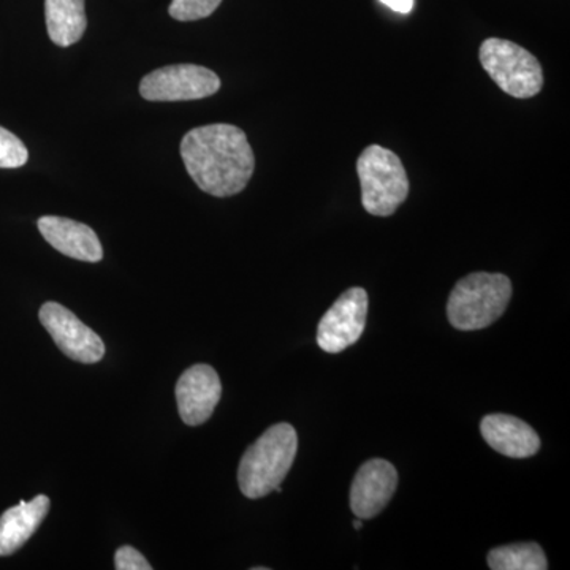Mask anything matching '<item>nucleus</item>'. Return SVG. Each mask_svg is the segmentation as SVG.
Here are the masks:
<instances>
[{
    "mask_svg": "<svg viewBox=\"0 0 570 570\" xmlns=\"http://www.w3.org/2000/svg\"><path fill=\"white\" fill-rule=\"evenodd\" d=\"M179 149L187 174L213 197L239 194L253 178V148L246 134L230 124H212L189 130Z\"/></svg>",
    "mask_w": 570,
    "mask_h": 570,
    "instance_id": "nucleus-1",
    "label": "nucleus"
},
{
    "mask_svg": "<svg viewBox=\"0 0 570 570\" xmlns=\"http://www.w3.org/2000/svg\"><path fill=\"white\" fill-rule=\"evenodd\" d=\"M298 436L288 423H277L246 450L238 469L239 490L249 499L265 498L284 482L294 464Z\"/></svg>",
    "mask_w": 570,
    "mask_h": 570,
    "instance_id": "nucleus-2",
    "label": "nucleus"
},
{
    "mask_svg": "<svg viewBox=\"0 0 570 570\" xmlns=\"http://www.w3.org/2000/svg\"><path fill=\"white\" fill-rule=\"evenodd\" d=\"M512 283L499 273H472L453 288L449 296L450 324L463 332L487 328L508 309Z\"/></svg>",
    "mask_w": 570,
    "mask_h": 570,
    "instance_id": "nucleus-3",
    "label": "nucleus"
},
{
    "mask_svg": "<svg viewBox=\"0 0 570 570\" xmlns=\"http://www.w3.org/2000/svg\"><path fill=\"white\" fill-rule=\"evenodd\" d=\"M362 204L377 217L392 216L406 202L409 178L400 157L379 145L367 146L356 160Z\"/></svg>",
    "mask_w": 570,
    "mask_h": 570,
    "instance_id": "nucleus-4",
    "label": "nucleus"
},
{
    "mask_svg": "<svg viewBox=\"0 0 570 570\" xmlns=\"http://www.w3.org/2000/svg\"><path fill=\"white\" fill-rule=\"evenodd\" d=\"M480 63L502 92L515 99H531L543 88L538 59L513 41L489 39L479 51Z\"/></svg>",
    "mask_w": 570,
    "mask_h": 570,
    "instance_id": "nucleus-5",
    "label": "nucleus"
},
{
    "mask_svg": "<svg viewBox=\"0 0 570 570\" xmlns=\"http://www.w3.org/2000/svg\"><path fill=\"white\" fill-rule=\"evenodd\" d=\"M220 89V78L206 67L179 63L146 75L140 82L142 99L149 102H186L214 96Z\"/></svg>",
    "mask_w": 570,
    "mask_h": 570,
    "instance_id": "nucleus-6",
    "label": "nucleus"
},
{
    "mask_svg": "<svg viewBox=\"0 0 570 570\" xmlns=\"http://www.w3.org/2000/svg\"><path fill=\"white\" fill-rule=\"evenodd\" d=\"M366 316L365 288H348L322 317L317 328L318 347L328 354H337L354 346L365 332Z\"/></svg>",
    "mask_w": 570,
    "mask_h": 570,
    "instance_id": "nucleus-7",
    "label": "nucleus"
},
{
    "mask_svg": "<svg viewBox=\"0 0 570 570\" xmlns=\"http://www.w3.org/2000/svg\"><path fill=\"white\" fill-rule=\"evenodd\" d=\"M39 317L63 355L86 365L104 358V341L67 307L55 302L45 303L40 307Z\"/></svg>",
    "mask_w": 570,
    "mask_h": 570,
    "instance_id": "nucleus-8",
    "label": "nucleus"
},
{
    "mask_svg": "<svg viewBox=\"0 0 570 570\" xmlns=\"http://www.w3.org/2000/svg\"><path fill=\"white\" fill-rule=\"evenodd\" d=\"M220 395L223 384L213 366L194 365L184 371L176 384V403L183 422L189 426L204 425L212 419Z\"/></svg>",
    "mask_w": 570,
    "mask_h": 570,
    "instance_id": "nucleus-9",
    "label": "nucleus"
},
{
    "mask_svg": "<svg viewBox=\"0 0 570 570\" xmlns=\"http://www.w3.org/2000/svg\"><path fill=\"white\" fill-rule=\"evenodd\" d=\"M397 472L385 460H370L356 472L351 490V508L356 519L370 520L379 515L395 494Z\"/></svg>",
    "mask_w": 570,
    "mask_h": 570,
    "instance_id": "nucleus-10",
    "label": "nucleus"
},
{
    "mask_svg": "<svg viewBox=\"0 0 570 570\" xmlns=\"http://www.w3.org/2000/svg\"><path fill=\"white\" fill-rule=\"evenodd\" d=\"M39 230L56 250L67 257L89 264H97L104 258L99 236L86 224L67 217L43 216L39 219Z\"/></svg>",
    "mask_w": 570,
    "mask_h": 570,
    "instance_id": "nucleus-11",
    "label": "nucleus"
},
{
    "mask_svg": "<svg viewBox=\"0 0 570 570\" xmlns=\"http://www.w3.org/2000/svg\"><path fill=\"white\" fill-rule=\"evenodd\" d=\"M480 431L491 449L509 459H530L540 449L539 434L527 422L512 415H487L480 423Z\"/></svg>",
    "mask_w": 570,
    "mask_h": 570,
    "instance_id": "nucleus-12",
    "label": "nucleus"
},
{
    "mask_svg": "<svg viewBox=\"0 0 570 570\" xmlns=\"http://www.w3.org/2000/svg\"><path fill=\"white\" fill-rule=\"evenodd\" d=\"M50 498L40 494L32 501H21L0 515V557H10L21 549L50 512Z\"/></svg>",
    "mask_w": 570,
    "mask_h": 570,
    "instance_id": "nucleus-13",
    "label": "nucleus"
},
{
    "mask_svg": "<svg viewBox=\"0 0 570 570\" xmlns=\"http://www.w3.org/2000/svg\"><path fill=\"white\" fill-rule=\"evenodd\" d=\"M48 36L58 47L77 43L88 28L85 0H45Z\"/></svg>",
    "mask_w": 570,
    "mask_h": 570,
    "instance_id": "nucleus-14",
    "label": "nucleus"
},
{
    "mask_svg": "<svg viewBox=\"0 0 570 570\" xmlns=\"http://www.w3.org/2000/svg\"><path fill=\"white\" fill-rule=\"evenodd\" d=\"M491 570H546L549 569L546 553L539 543H513L498 547L489 553Z\"/></svg>",
    "mask_w": 570,
    "mask_h": 570,
    "instance_id": "nucleus-15",
    "label": "nucleus"
},
{
    "mask_svg": "<svg viewBox=\"0 0 570 570\" xmlns=\"http://www.w3.org/2000/svg\"><path fill=\"white\" fill-rule=\"evenodd\" d=\"M220 3L223 0H171L168 13L178 21L204 20L212 17Z\"/></svg>",
    "mask_w": 570,
    "mask_h": 570,
    "instance_id": "nucleus-16",
    "label": "nucleus"
},
{
    "mask_svg": "<svg viewBox=\"0 0 570 570\" xmlns=\"http://www.w3.org/2000/svg\"><path fill=\"white\" fill-rule=\"evenodd\" d=\"M28 159L29 153L24 142L10 130L0 127V168H20Z\"/></svg>",
    "mask_w": 570,
    "mask_h": 570,
    "instance_id": "nucleus-17",
    "label": "nucleus"
},
{
    "mask_svg": "<svg viewBox=\"0 0 570 570\" xmlns=\"http://www.w3.org/2000/svg\"><path fill=\"white\" fill-rule=\"evenodd\" d=\"M115 568L118 570H151L153 566L134 547L124 546L115 554Z\"/></svg>",
    "mask_w": 570,
    "mask_h": 570,
    "instance_id": "nucleus-18",
    "label": "nucleus"
},
{
    "mask_svg": "<svg viewBox=\"0 0 570 570\" xmlns=\"http://www.w3.org/2000/svg\"><path fill=\"white\" fill-rule=\"evenodd\" d=\"M381 2L401 14H407L414 10V0H381Z\"/></svg>",
    "mask_w": 570,
    "mask_h": 570,
    "instance_id": "nucleus-19",
    "label": "nucleus"
},
{
    "mask_svg": "<svg viewBox=\"0 0 570 570\" xmlns=\"http://www.w3.org/2000/svg\"><path fill=\"white\" fill-rule=\"evenodd\" d=\"M362 527H363L362 519H356V520L354 521V528H355V530H362Z\"/></svg>",
    "mask_w": 570,
    "mask_h": 570,
    "instance_id": "nucleus-20",
    "label": "nucleus"
}]
</instances>
